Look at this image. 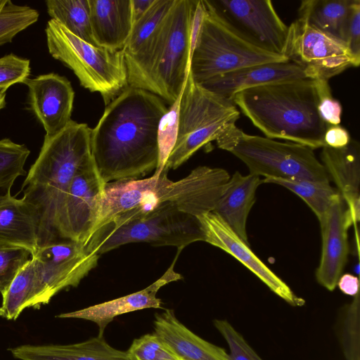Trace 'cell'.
<instances>
[{"mask_svg": "<svg viewBox=\"0 0 360 360\" xmlns=\"http://www.w3.org/2000/svg\"><path fill=\"white\" fill-rule=\"evenodd\" d=\"M167 110L158 96L131 86L106 105L91 129V153L105 184L140 179L155 170L158 129Z\"/></svg>", "mask_w": 360, "mask_h": 360, "instance_id": "1", "label": "cell"}, {"mask_svg": "<svg viewBox=\"0 0 360 360\" xmlns=\"http://www.w3.org/2000/svg\"><path fill=\"white\" fill-rule=\"evenodd\" d=\"M169 170L165 167L158 176L105 184L91 234L102 226H119L167 205L196 217L212 212L231 177L224 169L199 166L174 181L168 178Z\"/></svg>", "mask_w": 360, "mask_h": 360, "instance_id": "2", "label": "cell"}, {"mask_svg": "<svg viewBox=\"0 0 360 360\" xmlns=\"http://www.w3.org/2000/svg\"><path fill=\"white\" fill-rule=\"evenodd\" d=\"M93 158L91 129L70 120L60 132L44 136L22 184L23 198L37 209L39 247L60 240L58 224L69 187L78 169Z\"/></svg>", "mask_w": 360, "mask_h": 360, "instance_id": "3", "label": "cell"}, {"mask_svg": "<svg viewBox=\"0 0 360 360\" xmlns=\"http://www.w3.org/2000/svg\"><path fill=\"white\" fill-rule=\"evenodd\" d=\"M231 101L269 139L325 147L327 124L317 108L314 79L301 78L244 89Z\"/></svg>", "mask_w": 360, "mask_h": 360, "instance_id": "4", "label": "cell"}, {"mask_svg": "<svg viewBox=\"0 0 360 360\" xmlns=\"http://www.w3.org/2000/svg\"><path fill=\"white\" fill-rule=\"evenodd\" d=\"M198 0H175L161 22L132 56H124L128 86L150 92L171 105L190 72V30Z\"/></svg>", "mask_w": 360, "mask_h": 360, "instance_id": "5", "label": "cell"}, {"mask_svg": "<svg viewBox=\"0 0 360 360\" xmlns=\"http://www.w3.org/2000/svg\"><path fill=\"white\" fill-rule=\"evenodd\" d=\"M218 148L243 162L250 174L264 179L330 181L314 149L292 141H279L245 133L235 124L216 139Z\"/></svg>", "mask_w": 360, "mask_h": 360, "instance_id": "6", "label": "cell"}, {"mask_svg": "<svg viewBox=\"0 0 360 360\" xmlns=\"http://www.w3.org/2000/svg\"><path fill=\"white\" fill-rule=\"evenodd\" d=\"M45 32L52 57L71 69L82 86L99 93L106 105L128 86L122 50L94 46L53 19L48 21Z\"/></svg>", "mask_w": 360, "mask_h": 360, "instance_id": "7", "label": "cell"}, {"mask_svg": "<svg viewBox=\"0 0 360 360\" xmlns=\"http://www.w3.org/2000/svg\"><path fill=\"white\" fill-rule=\"evenodd\" d=\"M239 117L240 110L231 99L194 82L189 72L180 101L176 142L165 167H179Z\"/></svg>", "mask_w": 360, "mask_h": 360, "instance_id": "8", "label": "cell"}, {"mask_svg": "<svg viewBox=\"0 0 360 360\" xmlns=\"http://www.w3.org/2000/svg\"><path fill=\"white\" fill-rule=\"evenodd\" d=\"M197 241H204L198 217L167 205L119 226H102L91 234L85 245L90 252L100 256L131 243L174 246L181 251Z\"/></svg>", "mask_w": 360, "mask_h": 360, "instance_id": "9", "label": "cell"}, {"mask_svg": "<svg viewBox=\"0 0 360 360\" xmlns=\"http://www.w3.org/2000/svg\"><path fill=\"white\" fill-rule=\"evenodd\" d=\"M202 1L205 15L190 63L194 82L201 84L250 65L289 60L285 56L262 50L243 39Z\"/></svg>", "mask_w": 360, "mask_h": 360, "instance_id": "10", "label": "cell"}, {"mask_svg": "<svg viewBox=\"0 0 360 360\" xmlns=\"http://www.w3.org/2000/svg\"><path fill=\"white\" fill-rule=\"evenodd\" d=\"M31 259L36 273L31 307L39 309L60 291L77 286L97 266L99 255L83 243L60 239L39 247Z\"/></svg>", "mask_w": 360, "mask_h": 360, "instance_id": "11", "label": "cell"}, {"mask_svg": "<svg viewBox=\"0 0 360 360\" xmlns=\"http://www.w3.org/2000/svg\"><path fill=\"white\" fill-rule=\"evenodd\" d=\"M228 27L252 45L283 55L288 26L269 0H203Z\"/></svg>", "mask_w": 360, "mask_h": 360, "instance_id": "12", "label": "cell"}, {"mask_svg": "<svg viewBox=\"0 0 360 360\" xmlns=\"http://www.w3.org/2000/svg\"><path fill=\"white\" fill-rule=\"evenodd\" d=\"M283 55L300 66L306 77L326 79L354 66L347 45L297 18L288 26Z\"/></svg>", "mask_w": 360, "mask_h": 360, "instance_id": "13", "label": "cell"}, {"mask_svg": "<svg viewBox=\"0 0 360 360\" xmlns=\"http://www.w3.org/2000/svg\"><path fill=\"white\" fill-rule=\"evenodd\" d=\"M105 184L93 158L78 169L60 214L59 239L86 244L96 221Z\"/></svg>", "mask_w": 360, "mask_h": 360, "instance_id": "14", "label": "cell"}, {"mask_svg": "<svg viewBox=\"0 0 360 360\" xmlns=\"http://www.w3.org/2000/svg\"><path fill=\"white\" fill-rule=\"evenodd\" d=\"M204 241L229 253L255 274L274 293L292 307L305 304L220 218L212 212L197 217Z\"/></svg>", "mask_w": 360, "mask_h": 360, "instance_id": "15", "label": "cell"}, {"mask_svg": "<svg viewBox=\"0 0 360 360\" xmlns=\"http://www.w3.org/2000/svg\"><path fill=\"white\" fill-rule=\"evenodd\" d=\"M319 223L322 252L316 278L321 285L333 291L347 261L349 251L347 231L353 224L347 206L340 193Z\"/></svg>", "mask_w": 360, "mask_h": 360, "instance_id": "16", "label": "cell"}, {"mask_svg": "<svg viewBox=\"0 0 360 360\" xmlns=\"http://www.w3.org/2000/svg\"><path fill=\"white\" fill-rule=\"evenodd\" d=\"M31 110L42 124L46 136H53L66 127L71 120L75 91L65 77L49 73L28 78Z\"/></svg>", "mask_w": 360, "mask_h": 360, "instance_id": "17", "label": "cell"}, {"mask_svg": "<svg viewBox=\"0 0 360 360\" xmlns=\"http://www.w3.org/2000/svg\"><path fill=\"white\" fill-rule=\"evenodd\" d=\"M176 259L159 279L143 290L86 308L63 313L56 317L94 322L98 328V336L103 337L107 326L118 316L145 309H162V300L156 296L158 291L165 285L182 278L174 269Z\"/></svg>", "mask_w": 360, "mask_h": 360, "instance_id": "18", "label": "cell"}, {"mask_svg": "<svg viewBox=\"0 0 360 360\" xmlns=\"http://www.w3.org/2000/svg\"><path fill=\"white\" fill-rule=\"evenodd\" d=\"M40 218L37 209L23 197L0 194V249H22L31 257L39 248Z\"/></svg>", "mask_w": 360, "mask_h": 360, "instance_id": "19", "label": "cell"}, {"mask_svg": "<svg viewBox=\"0 0 360 360\" xmlns=\"http://www.w3.org/2000/svg\"><path fill=\"white\" fill-rule=\"evenodd\" d=\"M301 78H307L302 69L288 60L250 65L217 76L200 84L231 100L236 93L244 89Z\"/></svg>", "mask_w": 360, "mask_h": 360, "instance_id": "20", "label": "cell"}, {"mask_svg": "<svg viewBox=\"0 0 360 360\" xmlns=\"http://www.w3.org/2000/svg\"><path fill=\"white\" fill-rule=\"evenodd\" d=\"M321 163L345 202L353 224L359 221L360 148L355 140L342 148H321Z\"/></svg>", "mask_w": 360, "mask_h": 360, "instance_id": "21", "label": "cell"}, {"mask_svg": "<svg viewBox=\"0 0 360 360\" xmlns=\"http://www.w3.org/2000/svg\"><path fill=\"white\" fill-rule=\"evenodd\" d=\"M90 24L97 46L122 50L134 25L131 0H89Z\"/></svg>", "mask_w": 360, "mask_h": 360, "instance_id": "22", "label": "cell"}, {"mask_svg": "<svg viewBox=\"0 0 360 360\" xmlns=\"http://www.w3.org/2000/svg\"><path fill=\"white\" fill-rule=\"evenodd\" d=\"M154 333L181 360H230L221 347L201 338L176 317L172 309L155 314Z\"/></svg>", "mask_w": 360, "mask_h": 360, "instance_id": "23", "label": "cell"}, {"mask_svg": "<svg viewBox=\"0 0 360 360\" xmlns=\"http://www.w3.org/2000/svg\"><path fill=\"white\" fill-rule=\"evenodd\" d=\"M262 183L259 176L236 172L212 211L248 245L247 219L255 202L257 188Z\"/></svg>", "mask_w": 360, "mask_h": 360, "instance_id": "24", "label": "cell"}, {"mask_svg": "<svg viewBox=\"0 0 360 360\" xmlns=\"http://www.w3.org/2000/svg\"><path fill=\"white\" fill-rule=\"evenodd\" d=\"M20 360H130L126 352L97 336L70 345H23L10 349Z\"/></svg>", "mask_w": 360, "mask_h": 360, "instance_id": "25", "label": "cell"}, {"mask_svg": "<svg viewBox=\"0 0 360 360\" xmlns=\"http://www.w3.org/2000/svg\"><path fill=\"white\" fill-rule=\"evenodd\" d=\"M354 0H306L298 17L312 27L347 45V32Z\"/></svg>", "mask_w": 360, "mask_h": 360, "instance_id": "26", "label": "cell"}, {"mask_svg": "<svg viewBox=\"0 0 360 360\" xmlns=\"http://www.w3.org/2000/svg\"><path fill=\"white\" fill-rule=\"evenodd\" d=\"M45 4L51 19L77 37L96 46L91 28L89 0H46Z\"/></svg>", "mask_w": 360, "mask_h": 360, "instance_id": "27", "label": "cell"}, {"mask_svg": "<svg viewBox=\"0 0 360 360\" xmlns=\"http://www.w3.org/2000/svg\"><path fill=\"white\" fill-rule=\"evenodd\" d=\"M36 273L32 259L18 271L8 288L1 294L0 316L15 320L26 308L31 307L34 295Z\"/></svg>", "mask_w": 360, "mask_h": 360, "instance_id": "28", "label": "cell"}, {"mask_svg": "<svg viewBox=\"0 0 360 360\" xmlns=\"http://www.w3.org/2000/svg\"><path fill=\"white\" fill-rule=\"evenodd\" d=\"M263 183L281 185L300 197L321 221L339 194L330 181L308 179H263Z\"/></svg>", "mask_w": 360, "mask_h": 360, "instance_id": "29", "label": "cell"}, {"mask_svg": "<svg viewBox=\"0 0 360 360\" xmlns=\"http://www.w3.org/2000/svg\"><path fill=\"white\" fill-rule=\"evenodd\" d=\"M359 292L343 307L337 321L338 337L346 360H360Z\"/></svg>", "mask_w": 360, "mask_h": 360, "instance_id": "30", "label": "cell"}, {"mask_svg": "<svg viewBox=\"0 0 360 360\" xmlns=\"http://www.w3.org/2000/svg\"><path fill=\"white\" fill-rule=\"evenodd\" d=\"M175 0H155L146 12L133 25L131 34L122 49L124 56L134 55L155 31Z\"/></svg>", "mask_w": 360, "mask_h": 360, "instance_id": "31", "label": "cell"}, {"mask_svg": "<svg viewBox=\"0 0 360 360\" xmlns=\"http://www.w3.org/2000/svg\"><path fill=\"white\" fill-rule=\"evenodd\" d=\"M30 153L23 144L9 139L0 140V189L12 187L15 181L25 174V162Z\"/></svg>", "mask_w": 360, "mask_h": 360, "instance_id": "32", "label": "cell"}, {"mask_svg": "<svg viewBox=\"0 0 360 360\" xmlns=\"http://www.w3.org/2000/svg\"><path fill=\"white\" fill-rule=\"evenodd\" d=\"M183 91L177 99L170 105L167 111L160 120L157 136L158 160L157 167L153 174L154 176H158L160 174L176 144L178 136L179 106Z\"/></svg>", "mask_w": 360, "mask_h": 360, "instance_id": "33", "label": "cell"}, {"mask_svg": "<svg viewBox=\"0 0 360 360\" xmlns=\"http://www.w3.org/2000/svg\"><path fill=\"white\" fill-rule=\"evenodd\" d=\"M39 15L37 10L8 0L0 10V46L11 42L19 32L35 23Z\"/></svg>", "mask_w": 360, "mask_h": 360, "instance_id": "34", "label": "cell"}, {"mask_svg": "<svg viewBox=\"0 0 360 360\" xmlns=\"http://www.w3.org/2000/svg\"><path fill=\"white\" fill-rule=\"evenodd\" d=\"M126 352L130 360H181L154 333L134 340Z\"/></svg>", "mask_w": 360, "mask_h": 360, "instance_id": "35", "label": "cell"}, {"mask_svg": "<svg viewBox=\"0 0 360 360\" xmlns=\"http://www.w3.org/2000/svg\"><path fill=\"white\" fill-rule=\"evenodd\" d=\"M213 323L229 346L230 360H264L227 320L214 319Z\"/></svg>", "mask_w": 360, "mask_h": 360, "instance_id": "36", "label": "cell"}, {"mask_svg": "<svg viewBox=\"0 0 360 360\" xmlns=\"http://www.w3.org/2000/svg\"><path fill=\"white\" fill-rule=\"evenodd\" d=\"M30 60L10 53L0 58V90L6 91L12 85L23 83L30 73Z\"/></svg>", "mask_w": 360, "mask_h": 360, "instance_id": "37", "label": "cell"}, {"mask_svg": "<svg viewBox=\"0 0 360 360\" xmlns=\"http://www.w3.org/2000/svg\"><path fill=\"white\" fill-rule=\"evenodd\" d=\"M317 94L319 113L327 125H339L341 122L342 105L335 99L326 79H314Z\"/></svg>", "mask_w": 360, "mask_h": 360, "instance_id": "38", "label": "cell"}, {"mask_svg": "<svg viewBox=\"0 0 360 360\" xmlns=\"http://www.w3.org/2000/svg\"><path fill=\"white\" fill-rule=\"evenodd\" d=\"M30 253L22 249H0V292L2 294L27 261Z\"/></svg>", "mask_w": 360, "mask_h": 360, "instance_id": "39", "label": "cell"}, {"mask_svg": "<svg viewBox=\"0 0 360 360\" xmlns=\"http://www.w3.org/2000/svg\"><path fill=\"white\" fill-rule=\"evenodd\" d=\"M347 46L352 56L354 67L360 63V1L354 0L348 21Z\"/></svg>", "mask_w": 360, "mask_h": 360, "instance_id": "40", "label": "cell"}, {"mask_svg": "<svg viewBox=\"0 0 360 360\" xmlns=\"http://www.w3.org/2000/svg\"><path fill=\"white\" fill-rule=\"evenodd\" d=\"M323 141L326 146L342 148L349 143L351 137L348 131L340 124L328 125L325 131Z\"/></svg>", "mask_w": 360, "mask_h": 360, "instance_id": "41", "label": "cell"}, {"mask_svg": "<svg viewBox=\"0 0 360 360\" xmlns=\"http://www.w3.org/2000/svg\"><path fill=\"white\" fill-rule=\"evenodd\" d=\"M337 285L342 292L347 295L355 296L359 293V281L357 276L350 274H342Z\"/></svg>", "mask_w": 360, "mask_h": 360, "instance_id": "42", "label": "cell"}, {"mask_svg": "<svg viewBox=\"0 0 360 360\" xmlns=\"http://www.w3.org/2000/svg\"><path fill=\"white\" fill-rule=\"evenodd\" d=\"M134 23L149 8L155 0H131Z\"/></svg>", "mask_w": 360, "mask_h": 360, "instance_id": "43", "label": "cell"}, {"mask_svg": "<svg viewBox=\"0 0 360 360\" xmlns=\"http://www.w3.org/2000/svg\"><path fill=\"white\" fill-rule=\"evenodd\" d=\"M6 91L0 90V111L6 106Z\"/></svg>", "mask_w": 360, "mask_h": 360, "instance_id": "44", "label": "cell"}, {"mask_svg": "<svg viewBox=\"0 0 360 360\" xmlns=\"http://www.w3.org/2000/svg\"><path fill=\"white\" fill-rule=\"evenodd\" d=\"M8 0H0V10L8 3Z\"/></svg>", "mask_w": 360, "mask_h": 360, "instance_id": "45", "label": "cell"}]
</instances>
